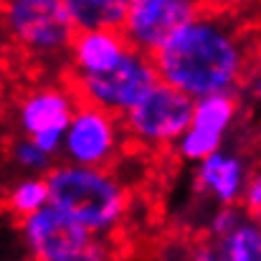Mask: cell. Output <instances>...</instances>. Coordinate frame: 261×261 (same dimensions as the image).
Listing matches in <instances>:
<instances>
[{
	"label": "cell",
	"mask_w": 261,
	"mask_h": 261,
	"mask_svg": "<svg viewBox=\"0 0 261 261\" xmlns=\"http://www.w3.org/2000/svg\"><path fill=\"white\" fill-rule=\"evenodd\" d=\"M10 160L15 163V168H20L25 175H48L54 168V158L46 155L31 137H15L10 142Z\"/></svg>",
	"instance_id": "cell-16"
},
{
	"label": "cell",
	"mask_w": 261,
	"mask_h": 261,
	"mask_svg": "<svg viewBox=\"0 0 261 261\" xmlns=\"http://www.w3.org/2000/svg\"><path fill=\"white\" fill-rule=\"evenodd\" d=\"M69 261H112V251H109L107 241H94L84 254H79Z\"/></svg>",
	"instance_id": "cell-19"
},
{
	"label": "cell",
	"mask_w": 261,
	"mask_h": 261,
	"mask_svg": "<svg viewBox=\"0 0 261 261\" xmlns=\"http://www.w3.org/2000/svg\"><path fill=\"white\" fill-rule=\"evenodd\" d=\"M76 33L79 31H122L132 0H61Z\"/></svg>",
	"instance_id": "cell-12"
},
{
	"label": "cell",
	"mask_w": 261,
	"mask_h": 261,
	"mask_svg": "<svg viewBox=\"0 0 261 261\" xmlns=\"http://www.w3.org/2000/svg\"><path fill=\"white\" fill-rule=\"evenodd\" d=\"M152 59L160 82L190 99L233 94L249 64L244 38L221 13L195 15Z\"/></svg>",
	"instance_id": "cell-1"
},
{
	"label": "cell",
	"mask_w": 261,
	"mask_h": 261,
	"mask_svg": "<svg viewBox=\"0 0 261 261\" xmlns=\"http://www.w3.org/2000/svg\"><path fill=\"white\" fill-rule=\"evenodd\" d=\"M244 218H246V211L244 208H239V205H218V211L208 221V231H211L213 239L223 241L228 233H233L241 226Z\"/></svg>",
	"instance_id": "cell-17"
},
{
	"label": "cell",
	"mask_w": 261,
	"mask_h": 261,
	"mask_svg": "<svg viewBox=\"0 0 261 261\" xmlns=\"http://www.w3.org/2000/svg\"><path fill=\"white\" fill-rule=\"evenodd\" d=\"M193 109L195 99L160 82L122 119V124L127 137L137 145L165 147L175 145L188 132L193 122Z\"/></svg>",
	"instance_id": "cell-5"
},
{
	"label": "cell",
	"mask_w": 261,
	"mask_h": 261,
	"mask_svg": "<svg viewBox=\"0 0 261 261\" xmlns=\"http://www.w3.org/2000/svg\"><path fill=\"white\" fill-rule=\"evenodd\" d=\"M79 109V96L64 87H41L28 91L18 104V127L46 155L64 150V135Z\"/></svg>",
	"instance_id": "cell-8"
},
{
	"label": "cell",
	"mask_w": 261,
	"mask_h": 261,
	"mask_svg": "<svg viewBox=\"0 0 261 261\" xmlns=\"http://www.w3.org/2000/svg\"><path fill=\"white\" fill-rule=\"evenodd\" d=\"M5 208L10 216H15L18 221L38 213L41 208L51 205V190H48V180L46 175H25L20 180H15L5 198H3Z\"/></svg>",
	"instance_id": "cell-14"
},
{
	"label": "cell",
	"mask_w": 261,
	"mask_h": 261,
	"mask_svg": "<svg viewBox=\"0 0 261 261\" xmlns=\"http://www.w3.org/2000/svg\"><path fill=\"white\" fill-rule=\"evenodd\" d=\"M3 25L18 46L38 59L66 54L76 38L61 0H5Z\"/></svg>",
	"instance_id": "cell-3"
},
{
	"label": "cell",
	"mask_w": 261,
	"mask_h": 261,
	"mask_svg": "<svg viewBox=\"0 0 261 261\" xmlns=\"http://www.w3.org/2000/svg\"><path fill=\"white\" fill-rule=\"evenodd\" d=\"M254 94H256V99H261V71L256 74V79H254Z\"/></svg>",
	"instance_id": "cell-21"
},
{
	"label": "cell",
	"mask_w": 261,
	"mask_h": 261,
	"mask_svg": "<svg viewBox=\"0 0 261 261\" xmlns=\"http://www.w3.org/2000/svg\"><path fill=\"white\" fill-rule=\"evenodd\" d=\"M239 104L233 94H213V96H203L195 99V109H193V122L190 127L198 132H205L211 137L223 140L226 132L231 129L233 119H236Z\"/></svg>",
	"instance_id": "cell-13"
},
{
	"label": "cell",
	"mask_w": 261,
	"mask_h": 261,
	"mask_svg": "<svg viewBox=\"0 0 261 261\" xmlns=\"http://www.w3.org/2000/svg\"><path fill=\"white\" fill-rule=\"evenodd\" d=\"M218 254L223 261H261V221L244 218L241 226L218 241Z\"/></svg>",
	"instance_id": "cell-15"
},
{
	"label": "cell",
	"mask_w": 261,
	"mask_h": 261,
	"mask_svg": "<svg viewBox=\"0 0 261 261\" xmlns=\"http://www.w3.org/2000/svg\"><path fill=\"white\" fill-rule=\"evenodd\" d=\"M122 137H124V124L117 119V114L84 101L79 104L64 135L61 158L64 163L82 168H107L117 158Z\"/></svg>",
	"instance_id": "cell-6"
},
{
	"label": "cell",
	"mask_w": 261,
	"mask_h": 261,
	"mask_svg": "<svg viewBox=\"0 0 261 261\" xmlns=\"http://www.w3.org/2000/svg\"><path fill=\"white\" fill-rule=\"evenodd\" d=\"M18 239L28 261H69L84 254L96 241L82 223L56 205H46L23 218L18 226Z\"/></svg>",
	"instance_id": "cell-7"
},
{
	"label": "cell",
	"mask_w": 261,
	"mask_h": 261,
	"mask_svg": "<svg viewBox=\"0 0 261 261\" xmlns=\"http://www.w3.org/2000/svg\"><path fill=\"white\" fill-rule=\"evenodd\" d=\"M249 163L244 155L231 150H218L208 160H203L195 170L198 188L211 195L218 205H236L244 195L246 180H249Z\"/></svg>",
	"instance_id": "cell-10"
},
{
	"label": "cell",
	"mask_w": 261,
	"mask_h": 261,
	"mask_svg": "<svg viewBox=\"0 0 261 261\" xmlns=\"http://www.w3.org/2000/svg\"><path fill=\"white\" fill-rule=\"evenodd\" d=\"M0 261H5V254H3V249H0Z\"/></svg>",
	"instance_id": "cell-22"
},
{
	"label": "cell",
	"mask_w": 261,
	"mask_h": 261,
	"mask_svg": "<svg viewBox=\"0 0 261 261\" xmlns=\"http://www.w3.org/2000/svg\"><path fill=\"white\" fill-rule=\"evenodd\" d=\"M203 0H132L122 28L132 48L155 56L185 23L203 10Z\"/></svg>",
	"instance_id": "cell-9"
},
{
	"label": "cell",
	"mask_w": 261,
	"mask_h": 261,
	"mask_svg": "<svg viewBox=\"0 0 261 261\" xmlns=\"http://www.w3.org/2000/svg\"><path fill=\"white\" fill-rule=\"evenodd\" d=\"M129 48L122 31H79L69 56L76 76H96L112 71Z\"/></svg>",
	"instance_id": "cell-11"
},
{
	"label": "cell",
	"mask_w": 261,
	"mask_h": 261,
	"mask_svg": "<svg viewBox=\"0 0 261 261\" xmlns=\"http://www.w3.org/2000/svg\"><path fill=\"white\" fill-rule=\"evenodd\" d=\"M259 221H261V216H259Z\"/></svg>",
	"instance_id": "cell-23"
},
{
	"label": "cell",
	"mask_w": 261,
	"mask_h": 261,
	"mask_svg": "<svg viewBox=\"0 0 261 261\" xmlns=\"http://www.w3.org/2000/svg\"><path fill=\"white\" fill-rule=\"evenodd\" d=\"M158 84L160 74L155 59L137 48H129L124 59L107 74L76 76L79 96L87 104L101 107L117 117H127Z\"/></svg>",
	"instance_id": "cell-4"
},
{
	"label": "cell",
	"mask_w": 261,
	"mask_h": 261,
	"mask_svg": "<svg viewBox=\"0 0 261 261\" xmlns=\"http://www.w3.org/2000/svg\"><path fill=\"white\" fill-rule=\"evenodd\" d=\"M241 208L254 218L261 216V168L251 170L249 180H246V188H244V195H241Z\"/></svg>",
	"instance_id": "cell-18"
},
{
	"label": "cell",
	"mask_w": 261,
	"mask_h": 261,
	"mask_svg": "<svg viewBox=\"0 0 261 261\" xmlns=\"http://www.w3.org/2000/svg\"><path fill=\"white\" fill-rule=\"evenodd\" d=\"M51 205L82 223L96 241L117 233L127 216V190L109 168H82L56 163L46 175Z\"/></svg>",
	"instance_id": "cell-2"
},
{
	"label": "cell",
	"mask_w": 261,
	"mask_h": 261,
	"mask_svg": "<svg viewBox=\"0 0 261 261\" xmlns=\"http://www.w3.org/2000/svg\"><path fill=\"white\" fill-rule=\"evenodd\" d=\"M193 261H223V256L218 254V249L213 251V249H200L195 256H193Z\"/></svg>",
	"instance_id": "cell-20"
}]
</instances>
